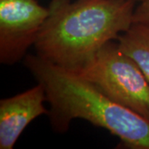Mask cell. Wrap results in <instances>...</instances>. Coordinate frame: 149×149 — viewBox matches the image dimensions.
I'll use <instances>...</instances> for the list:
<instances>
[{"instance_id":"52a82bcc","label":"cell","mask_w":149,"mask_h":149,"mask_svg":"<svg viewBox=\"0 0 149 149\" xmlns=\"http://www.w3.org/2000/svg\"><path fill=\"white\" fill-rule=\"evenodd\" d=\"M133 22L143 23L149 26V0L140 2L139 5L135 8Z\"/></svg>"},{"instance_id":"8992f818","label":"cell","mask_w":149,"mask_h":149,"mask_svg":"<svg viewBox=\"0 0 149 149\" xmlns=\"http://www.w3.org/2000/svg\"><path fill=\"white\" fill-rule=\"evenodd\" d=\"M118 46L137 63L149 81V26L133 22L117 40Z\"/></svg>"},{"instance_id":"6da1fadb","label":"cell","mask_w":149,"mask_h":149,"mask_svg":"<svg viewBox=\"0 0 149 149\" xmlns=\"http://www.w3.org/2000/svg\"><path fill=\"white\" fill-rule=\"evenodd\" d=\"M133 0H52L34 47L38 56L70 71L88 64L133 23Z\"/></svg>"},{"instance_id":"ba28073f","label":"cell","mask_w":149,"mask_h":149,"mask_svg":"<svg viewBox=\"0 0 149 149\" xmlns=\"http://www.w3.org/2000/svg\"><path fill=\"white\" fill-rule=\"evenodd\" d=\"M133 1H134V2H142V1H143V0H133Z\"/></svg>"},{"instance_id":"5b68a950","label":"cell","mask_w":149,"mask_h":149,"mask_svg":"<svg viewBox=\"0 0 149 149\" xmlns=\"http://www.w3.org/2000/svg\"><path fill=\"white\" fill-rule=\"evenodd\" d=\"M42 85L0 100V149H13L24 129L35 118L47 114Z\"/></svg>"},{"instance_id":"7a4b0ae2","label":"cell","mask_w":149,"mask_h":149,"mask_svg":"<svg viewBox=\"0 0 149 149\" xmlns=\"http://www.w3.org/2000/svg\"><path fill=\"white\" fill-rule=\"evenodd\" d=\"M24 64L42 85L50 104L47 115L54 130L65 133L80 118L104 128L131 149H149V120L104 95L95 85L72 71L36 55Z\"/></svg>"},{"instance_id":"277c9868","label":"cell","mask_w":149,"mask_h":149,"mask_svg":"<svg viewBox=\"0 0 149 149\" xmlns=\"http://www.w3.org/2000/svg\"><path fill=\"white\" fill-rule=\"evenodd\" d=\"M49 14L37 0H0V62L13 65L34 46Z\"/></svg>"},{"instance_id":"3957f363","label":"cell","mask_w":149,"mask_h":149,"mask_svg":"<svg viewBox=\"0 0 149 149\" xmlns=\"http://www.w3.org/2000/svg\"><path fill=\"white\" fill-rule=\"evenodd\" d=\"M72 72L113 101L149 120V81L117 41L104 44L88 64Z\"/></svg>"}]
</instances>
